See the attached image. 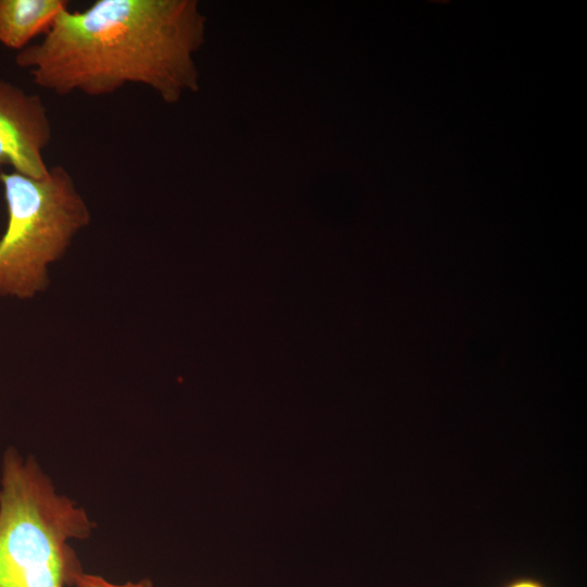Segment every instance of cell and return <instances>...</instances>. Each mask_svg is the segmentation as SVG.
Returning <instances> with one entry per match:
<instances>
[{"mask_svg":"<svg viewBox=\"0 0 587 587\" xmlns=\"http://www.w3.org/2000/svg\"><path fill=\"white\" fill-rule=\"evenodd\" d=\"M0 183L8 212L0 238V295L28 299L47 288L48 266L89 224L90 212L61 165L41 178L1 171Z\"/></svg>","mask_w":587,"mask_h":587,"instance_id":"obj_3","label":"cell"},{"mask_svg":"<svg viewBox=\"0 0 587 587\" xmlns=\"http://www.w3.org/2000/svg\"><path fill=\"white\" fill-rule=\"evenodd\" d=\"M501 587H548L542 580L534 578V577H516L513 578L505 584H503Z\"/></svg>","mask_w":587,"mask_h":587,"instance_id":"obj_7","label":"cell"},{"mask_svg":"<svg viewBox=\"0 0 587 587\" xmlns=\"http://www.w3.org/2000/svg\"><path fill=\"white\" fill-rule=\"evenodd\" d=\"M96 524L59 494L37 461L7 449L0 479V587H73L80 561L71 540Z\"/></svg>","mask_w":587,"mask_h":587,"instance_id":"obj_2","label":"cell"},{"mask_svg":"<svg viewBox=\"0 0 587 587\" xmlns=\"http://www.w3.org/2000/svg\"><path fill=\"white\" fill-rule=\"evenodd\" d=\"M73 587H153V585L149 579H141L136 583L127 582L126 584L117 585L108 582L102 576L87 574L83 571L76 577Z\"/></svg>","mask_w":587,"mask_h":587,"instance_id":"obj_6","label":"cell"},{"mask_svg":"<svg viewBox=\"0 0 587 587\" xmlns=\"http://www.w3.org/2000/svg\"><path fill=\"white\" fill-rule=\"evenodd\" d=\"M67 8L66 0H0V42L23 50Z\"/></svg>","mask_w":587,"mask_h":587,"instance_id":"obj_5","label":"cell"},{"mask_svg":"<svg viewBox=\"0 0 587 587\" xmlns=\"http://www.w3.org/2000/svg\"><path fill=\"white\" fill-rule=\"evenodd\" d=\"M204 23L193 0H97L62 11L15 62L57 95L99 97L141 84L173 103L198 89L192 55L204 41Z\"/></svg>","mask_w":587,"mask_h":587,"instance_id":"obj_1","label":"cell"},{"mask_svg":"<svg viewBox=\"0 0 587 587\" xmlns=\"http://www.w3.org/2000/svg\"><path fill=\"white\" fill-rule=\"evenodd\" d=\"M52 127L41 98L16 85L0 80V167L41 178L47 175L42 152Z\"/></svg>","mask_w":587,"mask_h":587,"instance_id":"obj_4","label":"cell"}]
</instances>
